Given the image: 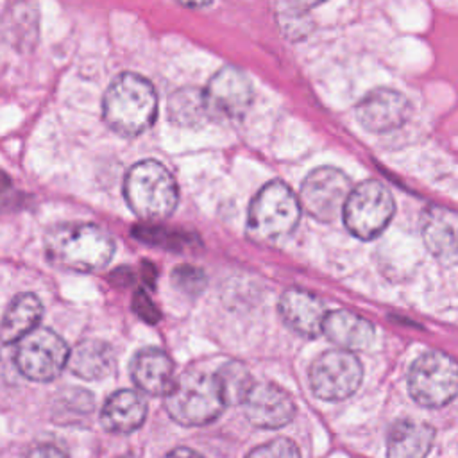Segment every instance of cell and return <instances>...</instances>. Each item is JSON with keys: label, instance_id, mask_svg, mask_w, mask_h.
Here are the masks:
<instances>
[{"label": "cell", "instance_id": "obj_1", "mask_svg": "<svg viewBox=\"0 0 458 458\" xmlns=\"http://www.w3.org/2000/svg\"><path fill=\"white\" fill-rule=\"evenodd\" d=\"M43 247L52 265L73 272H97L111 261L114 252L111 234L86 222L54 225L45 234Z\"/></svg>", "mask_w": 458, "mask_h": 458}, {"label": "cell", "instance_id": "obj_2", "mask_svg": "<svg viewBox=\"0 0 458 458\" xmlns=\"http://www.w3.org/2000/svg\"><path fill=\"white\" fill-rule=\"evenodd\" d=\"M106 123L122 136H138L147 131L157 113L154 86L136 73H120L107 88L102 102Z\"/></svg>", "mask_w": 458, "mask_h": 458}, {"label": "cell", "instance_id": "obj_3", "mask_svg": "<svg viewBox=\"0 0 458 458\" xmlns=\"http://www.w3.org/2000/svg\"><path fill=\"white\" fill-rule=\"evenodd\" d=\"M123 193L129 208L148 222L163 220L172 215L179 200L175 179L154 159L140 161L129 168Z\"/></svg>", "mask_w": 458, "mask_h": 458}, {"label": "cell", "instance_id": "obj_4", "mask_svg": "<svg viewBox=\"0 0 458 458\" xmlns=\"http://www.w3.org/2000/svg\"><path fill=\"white\" fill-rule=\"evenodd\" d=\"M215 374L190 370L181 374L165 395L168 415L182 426H204L213 422L225 408Z\"/></svg>", "mask_w": 458, "mask_h": 458}, {"label": "cell", "instance_id": "obj_5", "mask_svg": "<svg viewBox=\"0 0 458 458\" xmlns=\"http://www.w3.org/2000/svg\"><path fill=\"white\" fill-rule=\"evenodd\" d=\"M301 216V200L283 181L267 182L249 208L247 227L254 240L270 242L292 233Z\"/></svg>", "mask_w": 458, "mask_h": 458}, {"label": "cell", "instance_id": "obj_6", "mask_svg": "<svg viewBox=\"0 0 458 458\" xmlns=\"http://www.w3.org/2000/svg\"><path fill=\"white\" fill-rule=\"evenodd\" d=\"M408 390L426 408L445 406L458 394V363L440 351L424 352L410 367Z\"/></svg>", "mask_w": 458, "mask_h": 458}, {"label": "cell", "instance_id": "obj_7", "mask_svg": "<svg viewBox=\"0 0 458 458\" xmlns=\"http://www.w3.org/2000/svg\"><path fill=\"white\" fill-rule=\"evenodd\" d=\"M394 211L390 190L383 182L369 179L352 188L342 215L351 234L360 240H372L386 229Z\"/></svg>", "mask_w": 458, "mask_h": 458}, {"label": "cell", "instance_id": "obj_8", "mask_svg": "<svg viewBox=\"0 0 458 458\" xmlns=\"http://www.w3.org/2000/svg\"><path fill=\"white\" fill-rule=\"evenodd\" d=\"M66 342L50 329H34L16 344L14 363L32 381H52L70 361Z\"/></svg>", "mask_w": 458, "mask_h": 458}, {"label": "cell", "instance_id": "obj_9", "mask_svg": "<svg viewBox=\"0 0 458 458\" xmlns=\"http://www.w3.org/2000/svg\"><path fill=\"white\" fill-rule=\"evenodd\" d=\"M352 191L351 179L338 168L320 166L311 170L299 191L301 208L318 222H331L344 213Z\"/></svg>", "mask_w": 458, "mask_h": 458}, {"label": "cell", "instance_id": "obj_10", "mask_svg": "<svg viewBox=\"0 0 458 458\" xmlns=\"http://www.w3.org/2000/svg\"><path fill=\"white\" fill-rule=\"evenodd\" d=\"M363 377L360 360L344 349L320 354L310 369V385L317 397L324 401H342L352 395Z\"/></svg>", "mask_w": 458, "mask_h": 458}, {"label": "cell", "instance_id": "obj_11", "mask_svg": "<svg viewBox=\"0 0 458 458\" xmlns=\"http://www.w3.org/2000/svg\"><path fill=\"white\" fill-rule=\"evenodd\" d=\"M204 95L211 118H240L252 102V84L240 68L224 66L211 77Z\"/></svg>", "mask_w": 458, "mask_h": 458}, {"label": "cell", "instance_id": "obj_12", "mask_svg": "<svg viewBox=\"0 0 458 458\" xmlns=\"http://www.w3.org/2000/svg\"><path fill=\"white\" fill-rule=\"evenodd\" d=\"M410 116L408 98L390 88L367 93L356 106L358 122L370 132H388L401 127Z\"/></svg>", "mask_w": 458, "mask_h": 458}, {"label": "cell", "instance_id": "obj_13", "mask_svg": "<svg viewBox=\"0 0 458 458\" xmlns=\"http://www.w3.org/2000/svg\"><path fill=\"white\" fill-rule=\"evenodd\" d=\"M247 419L263 429L288 424L295 415V404L288 392L272 383H258L243 401Z\"/></svg>", "mask_w": 458, "mask_h": 458}, {"label": "cell", "instance_id": "obj_14", "mask_svg": "<svg viewBox=\"0 0 458 458\" xmlns=\"http://www.w3.org/2000/svg\"><path fill=\"white\" fill-rule=\"evenodd\" d=\"M279 313L284 324L301 336L315 338L324 333L326 308L310 292L301 288H290L281 295Z\"/></svg>", "mask_w": 458, "mask_h": 458}, {"label": "cell", "instance_id": "obj_15", "mask_svg": "<svg viewBox=\"0 0 458 458\" xmlns=\"http://www.w3.org/2000/svg\"><path fill=\"white\" fill-rule=\"evenodd\" d=\"M131 376L136 386L150 395H166L175 383L172 360L156 347L143 349L134 356Z\"/></svg>", "mask_w": 458, "mask_h": 458}, {"label": "cell", "instance_id": "obj_16", "mask_svg": "<svg viewBox=\"0 0 458 458\" xmlns=\"http://www.w3.org/2000/svg\"><path fill=\"white\" fill-rule=\"evenodd\" d=\"M422 238L433 256L458 258V213L440 206L428 208L422 216Z\"/></svg>", "mask_w": 458, "mask_h": 458}, {"label": "cell", "instance_id": "obj_17", "mask_svg": "<svg viewBox=\"0 0 458 458\" xmlns=\"http://www.w3.org/2000/svg\"><path fill=\"white\" fill-rule=\"evenodd\" d=\"M435 442V429L428 422L395 420L386 438V458H426Z\"/></svg>", "mask_w": 458, "mask_h": 458}, {"label": "cell", "instance_id": "obj_18", "mask_svg": "<svg viewBox=\"0 0 458 458\" xmlns=\"http://www.w3.org/2000/svg\"><path fill=\"white\" fill-rule=\"evenodd\" d=\"M147 417V403L134 390H118L111 394L100 411L102 426L111 433H132Z\"/></svg>", "mask_w": 458, "mask_h": 458}, {"label": "cell", "instance_id": "obj_19", "mask_svg": "<svg viewBox=\"0 0 458 458\" xmlns=\"http://www.w3.org/2000/svg\"><path fill=\"white\" fill-rule=\"evenodd\" d=\"M324 335L344 351L352 352L372 344L374 326L352 311L336 310L327 313L324 322Z\"/></svg>", "mask_w": 458, "mask_h": 458}, {"label": "cell", "instance_id": "obj_20", "mask_svg": "<svg viewBox=\"0 0 458 458\" xmlns=\"http://www.w3.org/2000/svg\"><path fill=\"white\" fill-rule=\"evenodd\" d=\"M43 308L34 293H20L7 306L2 320V342L5 345L18 344L32 333L41 318Z\"/></svg>", "mask_w": 458, "mask_h": 458}, {"label": "cell", "instance_id": "obj_21", "mask_svg": "<svg viewBox=\"0 0 458 458\" xmlns=\"http://www.w3.org/2000/svg\"><path fill=\"white\" fill-rule=\"evenodd\" d=\"M70 370L82 379H102L114 370V352L100 340H84L70 352Z\"/></svg>", "mask_w": 458, "mask_h": 458}, {"label": "cell", "instance_id": "obj_22", "mask_svg": "<svg viewBox=\"0 0 458 458\" xmlns=\"http://www.w3.org/2000/svg\"><path fill=\"white\" fill-rule=\"evenodd\" d=\"M168 114L174 123L182 127H199L211 120L206 95L195 88H182L170 95Z\"/></svg>", "mask_w": 458, "mask_h": 458}, {"label": "cell", "instance_id": "obj_23", "mask_svg": "<svg viewBox=\"0 0 458 458\" xmlns=\"http://www.w3.org/2000/svg\"><path fill=\"white\" fill-rule=\"evenodd\" d=\"M215 376L218 379L225 404H243L252 386L256 385L252 383V376L247 367L240 361L224 363Z\"/></svg>", "mask_w": 458, "mask_h": 458}, {"label": "cell", "instance_id": "obj_24", "mask_svg": "<svg viewBox=\"0 0 458 458\" xmlns=\"http://www.w3.org/2000/svg\"><path fill=\"white\" fill-rule=\"evenodd\" d=\"M245 458H301V451L293 440L279 437L254 447Z\"/></svg>", "mask_w": 458, "mask_h": 458}, {"label": "cell", "instance_id": "obj_25", "mask_svg": "<svg viewBox=\"0 0 458 458\" xmlns=\"http://www.w3.org/2000/svg\"><path fill=\"white\" fill-rule=\"evenodd\" d=\"M172 281H174L175 288H179L186 295H197L206 286L204 272L191 265H179L172 272Z\"/></svg>", "mask_w": 458, "mask_h": 458}, {"label": "cell", "instance_id": "obj_26", "mask_svg": "<svg viewBox=\"0 0 458 458\" xmlns=\"http://www.w3.org/2000/svg\"><path fill=\"white\" fill-rule=\"evenodd\" d=\"M134 311L147 322H156L159 320V311L157 308L152 304V301L148 299V295L145 292H138L134 295Z\"/></svg>", "mask_w": 458, "mask_h": 458}, {"label": "cell", "instance_id": "obj_27", "mask_svg": "<svg viewBox=\"0 0 458 458\" xmlns=\"http://www.w3.org/2000/svg\"><path fill=\"white\" fill-rule=\"evenodd\" d=\"M25 458H68V454L54 444H39L32 447Z\"/></svg>", "mask_w": 458, "mask_h": 458}, {"label": "cell", "instance_id": "obj_28", "mask_svg": "<svg viewBox=\"0 0 458 458\" xmlns=\"http://www.w3.org/2000/svg\"><path fill=\"white\" fill-rule=\"evenodd\" d=\"M163 458H204V456H200L197 451L190 447H175L170 453H166Z\"/></svg>", "mask_w": 458, "mask_h": 458}]
</instances>
